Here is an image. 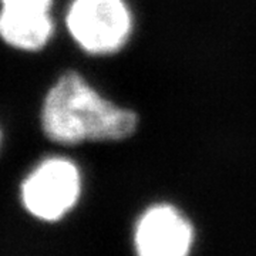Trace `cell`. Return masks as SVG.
Instances as JSON below:
<instances>
[{"mask_svg": "<svg viewBox=\"0 0 256 256\" xmlns=\"http://www.w3.org/2000/svg\"><path fill=\"white\" fill-rule=\"evenodd\" d=\"M138 117L102 98L78 73H64L47 92L42 127L48 140L74 146L84 141H117L136 132Z\"/></svg>", "mask_w": 256, "mask_h": 256, "instance_id": "6da1fadb", "label": "cell"}, {"mask_svg": "<svg viewBox=\"0 0 256 256\" xmlns=\"http://www.w3.org/2000/svg\"><path fill=\"white\" fill-rule=\"evenodd\" d=\"M66 23L77 44L90 54L118 52L132 24L124 0H74Z\"/></svg>", "mask_w": 256, "mask_h": 256, "instance_id": "7a4b0ae2", "label": "cell"}, {"mask_svg": "<svg viewBox=\"0 0 256 256\" xmlns=\"http://www.w3.org/2000/svg\"><path fill=\"white\" fill-rule=\"evenodd\" d=\"M80 171L67 158H47L22 184V202L37 220L54 222L63 218L78 201Z\"/></svg>", "mask_w": 256, "mask_h": 256, "instance_id": "3957f363", "label": "cell"}, {"mask_svg": "<svg viewBox=\"0 0 256 256\" xmlns=\"http://www.w3.org/2000/svg\"><path fill=\"white\" fill-rule=\"evenodd\" d=\"M194 242L190 220L171 205H156L137 222L134 244L141 256H184Z\"/></svg>", "mask_w": 256, "mask_h": 256, "instance_id": "277c9868", "label": "cell"}, {"mask_svg": "<svg viewBox=\"0 0 256 256\" xmlns=\"http://www.w3.org/2000/svg\"><path fill=\"white\" fill-rule=\"evenodd\" d=\"M0 37L9 46L36 52L53 34L52 0H0Z\"/></svg>", "mask_w": 256, "mask_h": 256, "instance_id": "5b68a950", "label": "cell"}, {"mask_svg": "<svg viewBox=\"0 0 256 256\" xmlns=\"http://www.w3.org/2000/svg\"><path fill=\"white\" fill-rule=\"evenodd\" d=\"M2 141H3V134H2V130H0V146H2Z\"/></svg>", "mask_w": 256, "mask_h": 256, "instance_id": "8992f818", "label": "cell"}]
</instances>
